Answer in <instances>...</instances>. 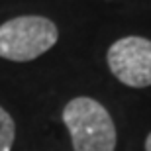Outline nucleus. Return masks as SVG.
I'll list each match as a JSON object with an SVG mask.
<instances>
[{"mask_svg": "<svg viewBox=\"0 0 151 151\" xmlns=\"http://www.w3.org/2000/svg\"><path fill=\"white\" fill-rule=\"evenodd\" d=\"M63 122L69 129L73 151H114L116 126L112 116L98 100L77 96L63 108Z\"/></svg>", "mask_w": 151, "mask_h": 151, "instance_id": "nucleus-1", "label": "nucleus"}, {"mask_svg": "<svg viewBox=\"0 0 151 151\" xmlns=\"http://www.w3.org/2000/svg\"><path fill=\"white\" fill-rule=\"evenodd\" d=\"M59 39L55 22L45 16H18L0 26V57L26 63L53 47Z\"/></svg>", "mask_w": 151, "mask_h": 151, "instance_id": "nucleus-2", "label": "nucleus"}, {"mask_svg": "<svg viewBox=\"0 0 151 151\" xmlns=\"http://www.w3.org/2000/svg\"><path fill=\"white\" fill-rule=\"evenodd\" d=\"M112 75L126 86H151V39L128 35L114 41L106 53Z\"/></svg>", "mask_w": 151, "mask_h": 151, "instance_id": "nucleus-3", "label": "nucleus"}, {"mask_svg": "<svg viewBox=\"0 0 151 151\" xmlns=\"http://www.w3.org/2000/svg\"><path fill=\"white\" fill-rule=\"evenodd\" d=\"M16 139V124L14 118L0 106V151H12Z\"/></svg>", "mask_w": 151, "mask_h": 151, "instance_id": "nucleus-4", "label": "nucleus"}, {"mask_svg": "<svg viewBox=\"0 0 151 151\" xmlns=\"http://www.w3.org/2000/svg\"><path fill=\"white\" fill-rule=\"evenodd\" d=\"M145 151H151V134L147 135V139H145Z\"/></svg>", "mask_w": 151, "mask_h": 151, "instance_id": "nucleus-5", "label": "nucleus"}]
</instances>
